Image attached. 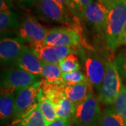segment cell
<instances>
[{
    "instance_id": "1",
    "label": "cell",
    "mask_w": 126,
    "mask_h": 126,
    "mask_svg": "<svg viewBox=\"0 0 126 126\" xmlns=\"http://www.w3.org/2000/svg\"><path fill=\"white\" fill-rule=\"evenodd\" d=\"M126 25V2L118 0L109 9L105 30L106 44L114 50L120 44L122 33Z\"/></svg>"
},
{
    "instance_id": "2",
    "label": "cell",
    "mask_w": 126,
    "mask_h": 126,
    "mask_svg": "<svg viewBox=\"0 0 126 126\" xmlns=\"http://www.w3.org/2000/svg\"><path fill=\"white\" fill-rule=\"evenodd\" d=\"M78 51L83 63L87 81L92 89L99 94L106 72L107 62L93 50L81 48Z\"/></svg>"
},
{
    "instance_id": "3",
    "label": "cell",
    "mask_w": 126,
    "mask_h": 126,
    "mask_svg": "<svg viewBox=\"0 0 126 126\" xmlns=\"http://www.w3.org/2000/svg\"><path fill=\"white\" fill-rule=\"evenodd\" d=\"M36 9L41 19L49 23L64 24L78 28V17L72 18L70 10L57 0H36Z\"/></svg>"
},
{
    "instance_id": "4",
    "label": "cell",
    "mask_w": 126,
    "mask_h": 126,
    "mask_svg": "<svg viewBox=\"0 0 126 126\" xmlns=\"http://www.w3.org/2000/svg\"><path fill=\"white\" fill-rule=\"evenodd\" d=\"M123 85L116 60L108 61L98 100L105 104H112L121 90Z\"/></svg>"
},
{
    "instance_id": "5",
    "label": "cell",
    "mask_w": 126,
    "mask_h": 126,
    "mask_svg": "<svg viewBox=\"0 0 126 126\" xmlns=\"http://www.w3.org/2000/svg\"><path fill=\"white\" fill-rule=\"evenodd\" d=\"M39 81V76L31 74L20 68L5 69L1 75V93L16 94L19 90L31 86Z\"/></svg>"
},
{
    "instance_id": "6",
    "label": "cell",
    "mask_w": 126,
    "mask_h": 126,
    "mask_svg": "<svg viewBox=\"0 0 126 126\" xmlns=\"http://www.w3.org/2000/svg\"><path fill=\"white\" fill-rule=\"evenodd\" d=\"M101 113L97 99L90 91L86 99L77 104L72 123L77 126H97Z\"/></svg>"
},
{
    "instance_id": "7",
    "label": "cell",
    "mask_w": 126,
    "mask_h": 126,
    "mask_svg": "<svg viewBox=\"0 0 126 126\" xmlns=\"http://www.w3.org/2000/svg\"><path fill=\"white\" fill-rule=\"evenodd\" d=\"M44 44L54 46H72L77 48L81 44L79 32L70 27H55L48 30Z\"/></svg>"
},
{
    "instance_id": "8",
    "label": "cell",
    "mask_w": 126,
    "mask_h": 126,
    "mask_svg": "<svg viewBox=\"0 0 126 126\" xmlns=\"http://www.w3.org/2000/svg\"><path fill=\"white\" fill-rule=\"evenodd\" d=\"M48 30L36 18L28 16L20 23L18 29V35L32 45L44 43Z\"/></svg>"
},
{
    "instance_id": "9",
    "label": "cell",
    "mask_w": 126,
    "mask_h": 126,
    "mask_svg": "<svg viewBox=\"0 0 126 126\" xmlns=\"http://www.w3.org/2000/svg\"><path fill=\"white\" fill-rule=\"evenodd\" d=\"M30 48L43 63L49 64H59L68 55L78 50L72 46H54L44 43L32 45Z\"/></svg>"
},
{
    "instance_id": "10",
    "label": "cell",
    "mask_w": 126,
    "mask_h": 126,
    "mask_svg": "<svg viewBox=\"0 0 126 126\" xmlns=\"http://www.w3.org/2000/svg\"><path fill=\"white\" fill-rule=\"evenodd\" d=\"M42 84V80L36 81L31 86L19 90L16 94L15 109L13 116L18 117L36 102Z\"/></svg>"
},
{
    "instance_id": "11",
    "label": "cell",
    "mask_w": 126,
    "mask_h": 126,
    "mask_svg": "<svg viewBox=\"0 0 126 126\" xmlns=\"http://www.w3.org/2000/svg\"><path fill=\"white\" fill-rule=\"evenodd\" d=\"M25 41L20 37L4 38L0 41V59L1 64L16 63L25 46Z\"/></svg>"
},
{
    "instance_id": "12",
    "label": "cell",
    "mask_w": 126,
    "mask_h": 126,
    "mask_svg": "<svg viewBox=\"0 0 126 126\" xmlns=\"http://www.w3.org/2000/svg\"><path fill=\"white\" fill-rule=\"evenodd\" d=\"M109 12V9L106 6L93 1L85 10L83 18L90 23L97 31L105 33Z\"/></svg>"
},
{
    "instance_id": "13",
    "label": "cell",
    "mask_w": 126,
    "mask_h": 126,
    "mask_svg": "<svg viewBox=\"0 0 126 126\" xmlns=\"http://www.w3.org/2000/svg\"><path fill=\"white\" fill-rule=\"evenodd\" d=\"M15 63L19 68L37 76H41L44 66V63L28 47L23 48Z\"/></svg>"
},
{
    "instance_id": "14",
    "label": "cell",
    "mask_w": 126,
    "mask_h": 126,
    "mask_svg": "<svg viewBox=\"0 0 126 126\" xmlns=\"http://www.w3.org/2000/svg\"><path fill=\"white\" fill-rule=\"evenodd\" d=\"M13 126H46L38 103L34 104L29 109L18 117L15 118Z\"/></svg>"
},
{
    "instance_id": "15",
    "label": "cell",
    "mask_w": 126,
    "mask_h": 126,
    "mask_svg": "<svg viewBox=\"0 0 126 126\" xmlns=\"http://www.w3.org/2000/svg\"><path fill=\"white\" fill-rule=\"evenodd\" d=\"M90 91H93V89L87 79L75 85H64V87L65 96L76 104L86 99Z\"/></svg>"
},
{
    "instance_id": "16",
    "label": "cell",
    "mask_w": 126,
    "mask_h": 126,
    "mask_svg": "<svg viewBox=\"0 0 126 126\" xmlns=\"http://www.w3.org/2000/svg\"><path fill=\"white\" fill-rule=\"evenodd\" d=\"M37 100L41 113L45 121L46 126H48L51 123L58 118L56 113L55 105L49 99L44 96L41 88H40Z\"/></svg>"
},
{
    "instance_id": "17",
    "label": "cell",
    "mask_w": 126,
    "mask_h": 126,
    "mask_svg": "<svg viewBox=\"0 0 126 126\" xmlns=\"http://www.w3.org/2000/svg\"><path fill=\"white\" fill-rule=\"evenodd\" d=\"M16 94L1 93L0 96V119L4 125L14 115Z\"/></svg>"
},
{
    "instance_id": "18",
    "label": "cell",
    "mask_w": 126,
    "mask_h": 126,
    "mask_svg": "<svg viewBox=\"0 0 126 126\" xmlns=\"http://www.w3.org/2000/svg\"><path fill=\"white\" fill-rule=\"evenodd\" d=\"M63 72L59 64L44 63L41 77L42 81L47 83L53 84H64L62 79Z\"/></svg>"
},
{
    "instance_id": "19",
    "label": "cell",
    "mask_w": 126,
    "mask_h": 126,
    "mask_svg": "<svg viewBox=\"0 0 126 126\" xmlns=\"http://www.w3.org/2000/svg\"><path fill=\"white\" fill-rule=\"evenodd\" d=\"M97 126H126V122L113 107H108L101 113Z\"/></svg>"
},
{
    "instance_id": "20",
    "label": "cell",
    "mask_w": 126,
    "mask_h": 126,
    "mask_svg": "<svg viewBox=\"0 0 126 126\" xmlns=\"http://www.w3.org/2000/svg\"><path fill=\"white\" fill-rule=\"evenodd\" d=\"M64 84L58 85L47 83L42 81L41 88L44 96L49 99L55 105H56L64 97H66L64 93Z\"/></svg>"
},
{
    "instance_id": "21",
    "label": "cell",
    "mask_w": 126,
    "mask_h": 126,
    "mask_svg": "<svg viewBox=\"0 0 126 126\" xmlns=\"http://www.w3.org/2000/svg\"><path fill=\"white\" fill-rule=\"evenodd\" d=\"M57 116L59 118L69 119L74 117L77 109V104L68 99L67 97H64L58 104L55 105Z\"/></svg>"
},
{
    "instance_id": "22",
    "label": "cell",
    "mask_w": 126,
    "mask_h": 126,
    "mask_svg": "<svg viewBox=\"0 0 126 126\" xmlns=\"http://www.w3.org/2000/svg\"><path fill=\"white\" fill-rule=\"evenodd\" d=\"M17 16L10 9L1 11L0 12V30L2 33L6 30L14 27H18L20 25Z\"/></svg>"
},
{
    "instance_id": "23",
    "label": "cell",
    "mask_w": 126,
    "mask_h": 126,
    "mask_svg": "<svg viewBox=\"0 0 126 126\" xmlns=\"http://www.w3.org/2000/svg\"><path fill=\"white\" fill-rule=\"evenodd\" d=\"M59 65L61 68L63 73H69V72H75L77 70H80L81 64L77 56L74 53L68 55L67 57L63 58L60 63Z\"/></svg>"
},
{
    "instance_id": "24",
    "label": "cell",
    "mask_w": 126,
    "mask_h": 126,
    "mask_svg": "<svg viewBox=\"0 0 126 126\" xmlns=\"http://www.w3.org/2000/svg\"><path fill=\"white\" fill-rule=\"evenodd\" d=\"M93 1V0H69L67 7L75 16L83 18L85 10Z\"/></svg>"
},
{
    "instance_id": "25",
    "label": "cell",
    "mask_w": 126,
    "mask_h": 126,
    "mask_svg": "<svg viewBox=\"0 0 126 126\" xmlns=\"http://www.w3.org/2000/svg\"><path fill=\"white\" fill-rule=\"evenodd\" d=\"M113 108L126 122V86H123L121 90L113 102Z\"/></svg>"
},
{
    "instance_id": "26",
    "label": "cell",
    "mask_w": 126,
    "mask_h": 126,
    "mask_svg": "<svg viewBox=\"0 0 126 126\" xmlns=\"http://www.w3.org/2000/svg\"><path fill=\"white\" fill-rule=\"evenodd\" d=\"M62 79L64 85H67V86L75 85L86 81L87 79L84 74L80 70H77L75 72H69V73H63Z\"/></svg>"
},
{
    "instance_id": "27",
    "label": "cell",
    "mask_w": 126,
    "mask_h": 126,
    "mask_svg": "<svg viewBox=\"0 0 126 126\" xmlns=\"http://www.w3.org/2000/svg\"><path fill=\"white\" fill-rule=\"evenodd\" d=\"M116 60L118 66L120 73L122 75V77H123L126 80V55H120Z\"/></svg>"
},
{
    "instance_id": "28",
    "label": "cell",
    "mask_w": 126,
    "mask_h": 126,
    "mask_svg": "<svg viewBox=\"0 0 126 126\" xmlns=\"http://www.w3.org/2000/svg\"><path fill=\"white\" fill-rule=\"evenodd\" d=\"M18 4L25 9H30L36 4V0H16Z\"/></svg>"
},
{
    "instance_id": "29",
    "label": "cell",
    "mask_w": 126,
    "mask_h": 126,
    "mask_svg": "<svg viewBox=\"0 0 126 126\" xmlns=\"http://www.w3.org/2000/svg\"><path fill=\"white\" fill-rule=\"evenodd\" d=\"M48 126H70V121L69 119L58 118L53 123H51Z\"/></svg>"
},
{
    "instance_id": "30",
    "label": "cell",
    "mask_w": 126,
    "mask_h": 126,
    "mask_svg": "<svg viewBox=\"0 0 126 126\" xmlns=\"http://www.w3.org/2000/svg\"><path fill=\"white\" fill-rule=\"evenodd\" d=\"M96 1L106 6L109 9H110L118 0H96Z\"/></svg>"
},
{
    "instance_id": "31",
    "label": "cell",
    "mask_w": 126,
    "mask_h": 126,
    "mask_svg": "<svg viewBox=\"0 0 126 126\" xmlns=\"http://www.w3.org/2000/svg\"><path fill=\"white\" fill-rule=\"evenodd\" d=\"M120 44L121 45H126V25L125 27H124V30L123 31V33H122Z\"/></svg>"
},
{
    "instance_id": "32",
    "label": "cell",
    "mask_w": 126,
    "mask_h": 126,
    "mask_svg": "<svg viewBox=\"0 0 126 126\" xmlns=\"http://www.w3.org/2000/svg\"><path fill=\"white\" fill-rule=\"evenodd\" d=\"M57 1H59L60 3L63 4V5H64L65 6H67V7L68 6V1H69V0H57Z\"/></svg>"
},
{
    "instance_id": "33",
    "label": "cell",
    "mask_w": 126,
    "mask_h": 126,
    "mask_svg": "<svg viewBox=\"0 0 126 126\" xmlns=\"http://www.w3.org/2000/svg\"><path fill=\"white\" fill-rule=\"evenodd\" d=\"M4 1H5L8 4L9 6H12V0H4Z\"/></svg>"
},
{
    "instance_id": "34",
    "label": "cell",
    "mask_w": 126,
    "mask_h": 126,
    "mask_svg": "<svg viewBox=\"0 0 126 126\" xmlns=\"http://www.w3.org/2000/svg\"><path fill=\"white\" fill-rule=\"evenodd\" d=\"M119 1H123V2H126V0H119Z\"/></svg>"
},
{
    "instance_id": "35",
    "label": "cell",
    "mask_w": 126,
    "mask_h": 126,
    "mask_svg": "<svg viewBox=\"0 0 126 126\" xmlns=\"http://www.w3.org/2000/svg\"></svg>"
}]
</instances>
